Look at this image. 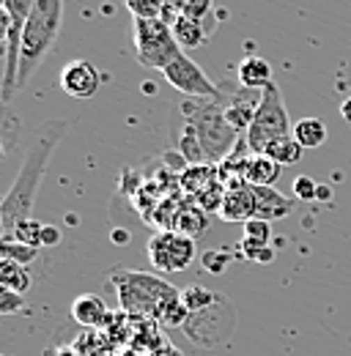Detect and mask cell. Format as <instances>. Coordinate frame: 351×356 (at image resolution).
I'll use <instances>...</instances> for the list:
<instances>
[{
	"label": "cell",
	"instance_id": "obj_30",
	"mask_svg": "<svg viewBox=\"0 0 351 356\" xmlns=\"http://www.w3.org/2000/svg\"><path fill=\"white\" fill-rule=\"evenodd\" d=\"M329 197H332V186H318L315 200H329Z\"/></svg>",
	"mask_w": 351,
	"mask_h": 356
},
{
	"label": "cell",
	"instance_id": "obj_25",
	"mask_svg": "<svg viewBox=\"0 0 351 356\" xmlns=\"http://www.w3.org/2000/svg\"><path fill=\"white\" fill-rule=\"evenodd\" d=\"M25 307V293H17L11 288H0V312L3 315H14Z\"/></svg>",
	"mask_w": 351,
	"mask_h": 356
},
{
	"label": "cell",
	"instance_id": "obj_2",
	"mask_svg": "<svg viewBox=\"0 0 351 356\" xmlns=\"http://www.w3.org/2000/svg\"><path fill=\"white\" fill-rule=\"evenodd\" d=\"M110 282L118 291V302L124 312L157 318L165 326H181L189 321V307L184 305V296L162 277H154L146 271L116 268L110 274Z\"/></svg>",
	"mask_w": 351,
	"mask_h": 356
},
{
	"label": "cell",
	"instance_id": "obj_10",
	"mask_svg": "<svg viewBox=\"0 0 351 356\" xmlns=\"http://www.w3.org/2000/svg\"><path fill=\"white\" fill-rule=\"evenodd\" d=\"M99 86H102V74L99 69L86 60V58H77L72 63L63 66L61 72V88L63 93L75 96V99H91L99 93Z\"/></svg>",
	"mask_w": 351,
	"mask_h": 356
},
{
	"label": "cell",
	"instance_id": "obj_15",
	"mask_svg": "<svg viewBox=\"0 0 351 356\" xmlns=\"http://www.w3.org/2000/svg\"><path fill=\"white\" fill-rule=\"evenodd\" d=\"M280 170H283V165H277L266 154H250L247 165H244V181L258 184V186H274V181L280 178Z\"/></svg>",
	"mask_w": 351,
	"mask_h": 356
},
{
	"label": "cell",
	"instance_id": "obj_26",
	"mask_svg": "<svg viewBox=\"0 0 351 356\" xmlns=\"http://www.w3.org/2000/svg\"><path fill=\"white\" fill-rule=\"evenodd\" d=\"M315 192H318V181H315V178L299 176L294 181V197H297V200H302V203L315 200Z\"/></svg>",
	"mask_w": 351,
	"mask_h": 356
},
{
	"label": "cell",
	"instance_id": "obj_23",
	"mask_svg": "<svg viewBox=\"0 0 351 356\" xmlns=\"http://www.w3.org/2000/svg\"><path fill=\"white\" fill-rule=\"evenodd\" d=\"M11 238H17V241H22L28 247H44V222H36L33 217H28V220H22L14 227Z\"/></svg>",
	"mask_w": 351,
	"mask_h": 356
},
{
	"label": "cell",
	"instance_id": "obj_4",
	"mask_svg": "<svg viewBox=\"0 0 351 356\" xmlns=\"http://www.w3.org/2000/svg\"><path fill=\"white\" fill-rule=\"evenodd\" d=\"M178 113L192 124L195 137L203 148L206 162H222L236 145V129L225 118L222 96L217 99H187L178 104Z\"/></svg>",
	"mask_w": 351,
	"mask_h": 356
},
{
	"label": "cell",
	"instance_id": "obj_6",
	"mask_svg": "<svg viewBox=\"0 0 351 356\" xmlns=\"http://www.w3.org/2000/svg\"><path fill=\"white\" fill-rule=\"evenodd\" d=\"M134 55L146 69L165 72L184 52L173 36L171 22L165 19H134Z\"/></svg>",
	"mask_w": 351,
	"mask_h": 356
},
{
	"label": "cell",
	"instance_id": "obj_1",
	"mask_svg": "<svg viewBox=\"0 0 351 356\" xmlns=\"http://www.w3.org/2000/svg\"><path fill=\"white\" fill-rule=\"evenodd\" d=\"M63 134H66V121H44L42 127H36V132L31 134L22 168L14 178L11 189L3 197V209H0L3 238H11L14 227L31 217L39 184H42L44 173L49 168V159H52V154H55V148H58Z\"/></svg>",
	"mask_w": 351,
	"mask_h": 356
},
{
	"label": "cell",
	"instance_id": "obj_22",
	"mask_svg": "<svg viewBox=\"0 0 351 356\" xmlns=\"http://www.w3.org/2000/svg\"><path fill=\"white\" fill-rule=\"evenodd\" d=\"M239 255L253 261V264H269L274 258V250L269 247V241H258V238H242L239 241Z\"/></svg>",
	"mask_w": 351,
	"mask_h": 356
},
{
	"label": "cell",
	"instance_id": "obj_32",
	"mask_svg": "<svg viewBox=\"0 0 351 356\" xmlns=\"http://www.w3.org/2000/svg\"><path fill=\"white\" fill-rule=\"evenodd\" d=\"M58 356H75V354H58Z\"/></svg>",
	"mask_w": 351,
	"mask_h": 356
},
{
	"label": "cell",
	"instance_id": "obj_7",
	"mask_svg": "<svg viewBox=\"0 0 351 356\" xmlns=\"http://www.w3.org/2000/svg\"><path fill=\"white\" fill-rule=\"evenodd\" d=\"M148 261L162 274L184 271L195 261V238L181 230H159L148 238Z\"/></svg>",
	"mask_w": 351,
	"mask_h": 356
},
{
	"label": "cell",
	"instance_id": "obj_3",
	"mask_svg": "<svg viewBox=\"0 0 351 356\" xmlns=\"http://www.w3.org/2000/svg\"><path fill=\"white\" fill-rule=\"evenodd\" d=\"M63 25V0H33L31 17L22 31V52H20V77L17 93L31 83V77L39 72L42 60L49 55L61 36Z\"/></svg>",
	"mask_w": 351,
	"mask_h": 356
},
{
	"label": "cell",
	"instance_id": "obj_13",
	"mask_svg": "<svg viewBox=\"0 0 351 356\" xmlns=\"http://www.w3.org/2000/svg\"><path fill=\"white\" fill-rule=\"evenodd\" d=\"M72 318L80 323V326H88V329H96V326H104L107 323V305L102 296L96 293H83L72 302Z\"/></svg>",
	"mask_w": 351,
	"mask_h": 356
},
{
	"label": "cell",
	"instance_id": "obj_31",
	"mask_svg": "<svg viewBox=\"0 0 351 356\" xmlns=\"http://www.w3.org/2000/svg\"><path fill=\"white\" fill-rule=\"evenodd\" d=\"M341 115H343V121H349L351 124V96L341 104Z\"/></svg>",
	"mask_w": 351,
	"mask_h": 356
},
{
	"label": "cell",
	"instance_id": "obj_14",
	"mask_svg": "<svg viewBox=\"0 0 351 356\" xmlns=\"http://www.w3.org/2000/svg\"><path fill=\"white\" fill-rule=\"evenodd\" d=\"M171 28H173L176 42H178V47H181L184 52H187V49H198V47L209 39V33H212L209 25H203L201 19H192V17H187V14H176Z\"/></svg>",
	"mask_w": 351,
	"mask_h": 356
},
{
	"label": "cell",
	"instance_id": "obj_8",
	"mask_svg": "<svg viewBox=\"0 0 351 356\" xmlns=\"http://www.w3.org/2000/svg\"><path fill=\"white\" fill-rule=\"evenodd\" d=\"M162 74L178 93H184V99H217V96H222L217 86L206 77V72L187 52H181Z\"/></svg>",
	"mask_w": 351,
	"mask_h": 356
},
{
	"label": "cell",
	"instance_id": "obj_27",
	"mask_svg": "<svg viewBox=\"0 0 351 356\" xmlns=\"http://www.w3.org/2000/svg\"><path fill=\"white\" fill-rule=\"evenodd\" d=\"M201 261H203V268L209 274H222L231 264V252H203Z\"/></svg>",
	"mask_w": 351,
	"mask_h": 356
},
{
	"label": "cell",
	"instance_id": "obj_20",
	"mask_svg": "<svg viewBox=\"0 0 351 356\" xmlns=\"http://www.w3.org/2000/svg\"><path fill=\"white\" fill-rule=\"evenodd\" d=\"M302 145L297 143V137L291 134V137H280V140H274L269 148H266V156L269 159H274L277 165H283V168H288V165H297L299 159H302Z\"/></svg>",
	"mask_w": 351,
	"mask_h": 356
},
{
	"label": "cell",
	"instance_id": "obj_28",
	"mask_svg": "<svg viewBox=\"0 0 351 356\" xmlns=\"http://www.w3.org/2000/svg\"><path fill=\"white\" fill-rule=\"evenodd\" d=\"M244 236H247V238H258V241H269V236H272V222L253 217V220L244 222Z\"/></svg>",
	"mask_w": 351,
	"mask_h": 356
},
{
	"label": "cell",
	"instance_id": "obj_19",
	"mask_svg": "<svg viewBox=\"0 0 351 356\" xmlns=\"http://www.w3.org/2000/svg\"><path fill=\"white\" fill-rule=\"evenodd\" d=\"M0 288H11L17 293H25L31 288V274L28 266L17 264V261H6L0 258Z\"/></svg>",
	"mask_w": 351,
	"mask_h": 356
},
{
	"label": "cell",
	"instance_id": "obj_17",
	"mask_svg": "<svg viewBox=\"0 0 351 356\" xmlns=\"http://www.w3.org/2000/svg\"><path fill=\"white\" fill-rule=\"evenodd\" d=\"M134 19H165L173 22L176 8L173 0H124Z\"/></svg>",
	"mask_w": 351,
	"mask_h": 356
},
{
	"label": "cell",
	"instance_id": "obj_9",
	"mask_svg": "<svg viewBox=\"0 0 351 356\" xmlns=\"http://www.w3.org/2000/svg\"><path fill=\"white\" fill-rule=\"evenodd\" d=\"M261 102H263L261 88H244V86H239V88L231 90V93H222V107H225L228 124L239 134L247 132L250 124H253V118H256V113H258V107H261Z\"/></svg>",
	"mask_w": 351,
	"mask_h": 356
},
{
	"label": "cell",
	"instance_id": "obj_18",
	"mask_svg": "<svg viewBox=\"0 0 351 356\" xmlns=\"http://www.w3.org/2000/svg\"><path fill=\"white\" fill-rule=\"evenodd\" d=\"M294 137H297V143L302 145V148H318V145H324V140H327V124L321 121V118H302V121H297L294 124Z\"/></svg>",
	"mask_w": 351,
	"mask_h": 356
},
{
	"label": "cell",
	"instance_id": "obj_24",
	"mask_svg": "<svg viewBox=\"0 0 351 356\" xmlns=\"http://www.w3.org/2000/svg\"><path fill=\"white\" fill-rule=\"evenodd\" d=\"M173 8L176 14H187L192 19H206L214 8V0H173Z\"/></svg>",
	"mask_w": 351,
	"mask_h": 356
},
{
	"label": "cell",
	"instance_id": "obj_12",
	"mask_svg": "<svg viewBox=\"0 0 351 356\" xmlns=\"http://www.w3.org/2000/svg\"><path fill=\"white\" fill-rule=\"evenodd\" d=\"M253 195H256V217L258 220L274 222V220H286L294 211V203L286 195H280L274 186L253 184Z\"/></svg>",
	"mask_w": 351,
	"mask_h": 356
},
{
	"label": "cell",
	"instance_id": "obj_11",
	"mask_svg": "<svg viewBox=\"0 0 351 356\" xmlns=\"http://www.w3.org/2000/svg\"><path fill=\"white\" fill-rule=\"evenodd\" d=\"M219 217L225 222H247L256 217V195H253V184L247 181H231L228 189L222 192V203H219Z\"/></svg>",
	"mask_w": 351,
	"mask_h": 356
},
{
	"label": "cell",
	"instance_id": "obj_5",
	"mask_svg": "<svg viewBox=\"0 0 351 356\" xmlns=\"http://www.w3.org/2000/svg\"><path fill=\"white\" fill-rule=\"evenodd\" d=\"M294 127H291V118H288V110L283 104V96H280V88L272 83L263 88V102L247 129V148L250 154H266V148L280 140V137H291Z\"/></svg>",
	"mask_w": 351,
	"mask_h": 356
},
{
	"label": "cell",
	"instance_id": "obj_29",
	"mask_svg": "<svg viewBox=\"0 0 351 356\" xmlns=\"http://www.w3.org/2000/svg\"><path fill=\"white\" fill-rule=\"evenodd\" d=\"M61 241V227L44 222V247H55Z\"/></svg>",
	"mask_w": 351,
	"mask_h": 356
},
{
	"label": "cell",
	"instance_id": "obj_21",
	"mask_svg": "<svg viewBox=\"0 0 351 356\" xmlns=\"http://www.w3.org/2000/svg\"><path fill=\"white\" fill-rule=\"evenodd\" d=\"M0 258L28 266V264H33L39 258V247H28V244H22L17 238H0Z\"/></svg>",
	"mask_w": 351,
	"mask_h": 356
},
{
	"label": "cell",
	"instance_id": "obj_16",
	"mask_svg": "<svg viewBox=\"0 0 351 356\" xmlns=\"http://www.w3.org/2000/svg\"><path fill=\"white\" fill-rule=\"evenodd\" d=\"M239 86L244 88H266L272 86V66L266 58H258V55H250L239 63Z\"/></svg>",
	"mask_w": 351,
	"mask_h": 356
}]
</instances>
